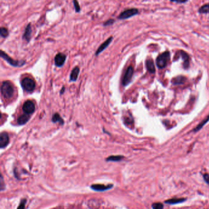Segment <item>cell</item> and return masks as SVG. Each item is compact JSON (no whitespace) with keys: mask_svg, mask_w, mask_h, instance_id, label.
I'll list each match as a JSON object with an SVG mask.
<instances>
[{"mask_svg":"<svg viewBox=\"0 0 209 209\" xmlns=\"http://www.w3.org/2000/svg\"><path fill=\"white\" fill-rule=\"evenodd\" d=\"M14 93L11 83L8 81H4L1 85V94L4 99H11Z\"/></svg>","mask_w":209,"mask_h":209,"instance_id":"obj_1","label":"cell"},{"mask_svg":"<svg viewBox=\"0 0 209 209\" xmlns=\"http://www.w3.org/2000/svg\"><path fill=\"white\" fill-rule=\"evenodd\" d=\"M0 56L2 58H3L5 61H6L9 64L14 66V67H21L23 66L25 63V61L23 60L18 61V60H14L10 56H8V55L3 52V50L0 51Z\"/></svg>","mask_w":209,"mask_h":209,"instance_id":"obj_2","label":"cell"},{"mask_svg":"<svg viewBox=\"0 0 209 209\" xmlns=\"http://www.w3.org/2000/svg\"><path fill=\"white\" fill-rule=\"evenodd\" d=\"M170 58V53L166 52L158 56L156 59V65L159 69H163L166 67L168 60Z\"/></svg>","mask_w":209,"mask_h":209,"instance_id":"obj_3","label":"cell"},{"mask_svg":"<svg viewBox=\"0 0 209 209\" xmlns=\"http://www.w3.org/2000/svg\"><path fill=\"white\" fill-rule=\"evenodd\" d=\"M21 85L23 90L27 92H32L36 87L34 81L30 78L26 77L21 81Z\"/></svg>","mask_w":209,"mask_h":209,"instance_id":"obj_4","label":"cell"},{"mask_svg":"<svg viewBox=\"0 0 209 209\" xmlns=\"http://www.w3.org/2000/svg\"><path fill=\"white\" fill-rule=\"evenodd\" d=\"M139 13L138 9H135V8H131V9H128L125 10L124 11H123L118 16V18L120 20H125V19L129 18L130 17H132L133 16H134L137 15Z\"/></svg>","mask_w":209,"mask_h":209,"instance_id":"obj_5","label":"cell"},{"mask_svg":"<svg viewBox=\"0 0 209 209\" xmlns=\"http://www.w3.org/2000/svg\"><path fill=\"white\" fill-rule=\"evenodd\" d=\"M133 74H134V69H133L132 66H130L127 68L125 73V75L123 76V78L122 80V85L123 86H127V85L131 82Z\"/></svg>","mask_w":209,"mask_h":209,"instance_id":"obj_6","label":"cell"},{"mask_svg":"<svg viewBox=\"0 0 209 209\" xmlns=\"http://www.w3.org/2000/svg\"><path fill=\"white\" fill-rule=\"evenodd\" d=\"M22 109L23 112L27 115L33 113L35 110V106L33 101L30 100L26 101L22 106Z\"/></svg>","mask_w":209,"mask_h":209,"instance_id":"obj_7","label":"cell"},{"mask_svg":"<svg viewBox=\"0 0 209 209\" xmlns=\"http://www.w3.org/2000/svg\"><path fill=\"white\" fill-rule=\"evenodd\" d=\"M66 56L63 53H58L56 55L54 58L55 64L57 67H61L66 61Z\"/></svg>","mask_w":209,"mask_h":209,"instance_id":"obj_8","label":"cell"},{"mask_svg":"<svg viewBox=\"0 0 209 209\" xmlns=\"http://www.w3.org/2000/svg\"><path fill=\"white\" fill-rule=\"evenodd\" d=\"M9 142L8 134L6 132H3L0 134V147L1 148L6 147Z\"/></svg>","mask_w":209,"mask_h":209,"instance_id":"obj_9","label":"cell"},{"mask_svg":"<svg viewBox=\"0 0 209 209\" xmlns=\"http://www.w3.org/2000/svg\"><path fill=\"white\" fill-rule=\"evenodd\" d=\"M113 39V37L112 36H110V37H109L108 39L106 41H104L103 43L101 44V45L98 47V49H97L96 52V53H95V55H96V56L99 55V53L101 52H102L103 50H105L107 47L109 45V44H110V42H112Z\"/></svg>","mask_w":209,"mask_h":209,"instance_id":"obj_10","label":"cell"},{"mask_svg":"<svg viewBox=\"0 0 209 209\" xmlns=\"http://www.w3.org/2000/svg\"><path fill=\"white\" fill-rule=\"evenodd\" d=\"M32 34V29H31V23L28 24L26 27L25 28V30L23 35V39L27 42H29L31 37Z\"/></svg>","mask_w":209,"mask_h":209,"instance_id":"obj_11","label":"cell"},{"mask_svg":"<svg viewBox=\"0 0 209 209\" xmlns=\"http://www.w3.org/2000/svg\"><path fill=\"white\" fill-rule=\"evenodd\" d=\"M113 186L112 185H102V184H95L91 186V188L97 191H106V190L110 189Z\"/></svg>","mask_w":209,"mask_h":209,"instance_id":"obj_12","label":"cell"},{"mask_svg":"<svg viewBox=\"0 0 209 209\" xmlns=\"http://www.w3.org/2000/svg\"><path fill=\"white\" fill-rule=\"evenodd\" d=\"M79 72H80L79 68L77 67V66H76V67H75L71 72L70 77H69L70 81L75 82V81L77 80Z\"/></svg>","mask_w":209,"mask_h":209,"instance_id":"obj_13","label":"cell"},{"mask_svg":"<svg viewBox=\"0 0 209 209\" xmlns=\"http://www.w3.org/2000/svg\"><path fill=\"white\" fill-rule=\"evenodd\" d=\"M30 120V116L27 115V114H23V115L18 117L17 118V123L18 125H23L26 123L28 120Z\"/></svg>","mask_w":209,"mask_h":209,"instance_id":"obj_14","label":"cell"},{"mask_svg":"<svg viewBox=\"0 0 209 209\" xmlns=\"http://www.w3.org/2000/svg\"><path fill=\"white\" fill-rule=\"evenodd\" d=\"M146 66L148 71L151 73L155 72V67L153 61L151 59H148L146 60Z\"/></svg>","mask_w":209,"mask_h":209,"instance_id":"obj_15","label":"cell"},{"mask_svg":"<svg viewBox=\"0 0 209 209\" xmlns=\"http://www.w3.org/2000/svg\"><path fill=\"white\" fill-rule=\"evenodd\" d=\"M185 201H186V199L185 198H173L166 201L165 203L167 204H177L179 203L183 202Z\"/></svg>","mask_w":209,"mask_h":209,"instance_id":"obj_16","label":"cell"},{"mask_svg":"<svg viewBox=\"0 0 209 209\" xmlns=\"http://www.w3.org/2000/svg\"><path fill=\"white\" fill-rule=\"evenodd\" d=\"M52 121L53 123H59L60 125L64 124V120L58 113H55L53 114L52 118Z\"/></svg>","mask_w":209,"mask_h":209,"instance_id":"obj_17","label":"cell"},{"mask_svg":"<svg viewBox=\"0 0 209 209\" xmlns=\"http://www.w3.org/2000/svg\"><path fill=\"white\" fill-rule=\"evenodd\" d=\"M185 80V78L183 76H178L175 78H173L172 80V83L174 85H179V84H182L184 83Z\"/></svg>","mask_w":209,"mask_h":209,"instance_id":"obj_18","label":"cell"},{"mask_svg":"<svg viewBox=\"0 0 209 209\" xmlns=\"http://www.w3.org/2000/svg\"><path fill=\"white\" fill-rule=\"evenodd\" d=\"M180 54H181V55L182 56V58H183V60L184 61V66H185V68H186L188 67V66H189V57H188V55L184 52L183 51H180Z\"/></svg>","mask_w":209,"mask_h":209,"instance_id":"obj_19","label":"cell"},{"mask_svg":"<svg viewBox=\"0 0 209 209\" xmlns=\"http://www.w3.org/2000/svg\"><path fill=\"white\" fill-rule=\"evenodd\" d=\"M208 121H209V115L206 117V118H205V119L200 123V124H199V125L196 127V128L194 129V132H197V131L200 130V129L206 124V123H207Z\"/></svg>","mask_w":209,"mask_h":209,"instance_id":"obj_20","label":"cell"},{"mask_svg":"<svg viewBox=\"0 0 209 209\" xmlns=\"http://www.w3.org/2000/svg\"><path fill=\"white\" fill-rule=\"evenodd\" d=\"M199 12L201 14H207L209 13V4L202 6L199 9Z\"/></svg>","mask_w":209,"mask_h":209,"instance_id":"obj_21","label":"cell"},{"mask_svg":"<svg viewBox=\"0 0 209 209\" xmlns=\"http://www.w3.org/2000/svg\"><path fill=\"white\" fill-rule=\"evenodd\" d=\"M123 158L122 156H111L107 158V161H119Z\"/></svg>","mask_w":209,"mask_h":209,"instance_id":"obj_22","label":"cell"},{"mask_svg":"<svg viewBox=\"0 0 209 209\" xmlns=\"http://www.w3.org/2000/svg\"><path fill=\"white\" fill-rule=\"evenodd\" d=\"M0 34H1V37H6L8 36V31L6 28L1 27V29H0Z\"/></svg>","mask_w":209,"mask_h":209,"instance_id":"obj_23","label":"cell"},{"mask_svg":"<svg viewBox=\"0 0 209 209\" xmlns=\"http://www.w3.org/2000/svg\"><path fill=\"white\" fill-rule=\"evenodd\" d=\"M164 205L161 203H154L152 205V208L153 209H163Z\"/></svg>","mask_w":209,"mask_h":209,"instance_id":"obj_24","label":"cell"},{"mask_svg":"<svg viewBox=\"0 0 209 209\" xmlns=\"http://www.w3.org/2000/svg\"><path fill=\"white\" fill-rule=\"evenodd\" d=\"M26 200L25 199H22V200L20 201V204H19L17 209H25V205H26Z\"/></svg>","mask_w":209,"mask_h":209,"instance_id":"obj_25","label":"cell"},{"mask_svg":"<svg viewBox=\"0 0 209 209\" xmlns=\"http://www.w3.org/2000/svg\"><path fill=\"white\" fill-rule=\"evenodd\" d=\"M73 3H74V8H75V12H79L80 11V6H79V3H78L77 1H73Z\"/></svg>","mask_w":209,"mask_h":209,"instance_id":"obj_26","label":"cell"},{"mask_svg":"<svg viewBox=\"0 0 209 209\" xmlns=\"http://www.w3.org/2000/svg\"><path fill=\"white\" fill-rule=\"evenodd\" d=\"M114 22H115V20H113V19H109V20H107L105 23L103 24L104 26H109V25H112Z\"/></svg>","mask_w":209,"mask_h":209,"instance_id":"obj_27","label":"cell"},{"mask_svg":"<svg viewBox=\"0 0 209 209\" xmlns=\"http://www.w3.org/2000/svg\"><path fill=\"white\" fill-rule=\"evenodd\" d=\"M203 178L205 180V182L208 184L209 185V175L208 174H205L203 175Z\"/></svg>","mask_w":209,"mask_h":209,"instance_id":"obj_28","label":"cell"},{"mask_svg":"<svg viewBox=\"0 0 209 209\" xmlns=\"http://www.w3.org/2000/svg\"><path fill=\"white\" fill-rule=\"evenodd\" d=\"M3 185H4V183H3V177H1V190L3 189Z\"/></svg>","mask_w":209,"mask_h":209,"instance_id":"obj_29","label":"cell"},{"mask_svg":"<svg viewBox=\"0 0 209 209\" xmlns=\"http://www.w3.org/2000/svg\"><path fill=\"white\" fill-rule=\"evenodd\" d=\"M172 2H175V3H186V1H172Z\"/></svg>","mask_w":209,"mask_h":209,"instance_id":"obj_30","label":"cell"},{"mask_svg":"<svg viewBox=\"0 0 209 209\" xmlns=\"http://www.w3.org/2000/svg\"><path fill=\"white\" fill-rule=\"evenodd\" d=\"M64 91H65V87H63L62 89H61V91H60V94H63L64 93Z\"/></svg>","mask_w":209,"mask_h":209,"instance_id":"obj_31","label":"cell"}]
</instances>
